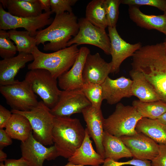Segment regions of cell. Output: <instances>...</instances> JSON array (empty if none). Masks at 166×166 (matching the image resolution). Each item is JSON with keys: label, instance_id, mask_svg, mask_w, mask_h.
Returning <instances> with one entry per match:
<instances>
[{"label": "cell", "instance_id": "obj_44", "mask_svg": "<svg viewBox=\"0 0 166 166\" xmlns=\"http://www.w3.org/2000/svg\"><path fill=\"white\" fill-rule=\"evenodd\" d=\"M53 166H57L53 165ZM63 166H84V165H79V164H73L70 162H68L66 165Z\"/></svg>", "mask_w": 166, "mask_h": 166}, {"label": "cell", "instance_id": "obj_8", "mask_svg": "<svg viewBox=\"0 0 166 166\" xmlns=\"http://www.w3.org/2000/svg\"><path fill=\"white\" fill-rule=\"evenodd\" d=\"M0 92L12 110L29 111L38 103L31 85L25 79L11 85H0Z\"/></svg>", "mask_w": 166, "mask_h": 166}, {"label": "cell", "instance_id": "obj_1", "mask_svg": "<svg viewBox=\"0 0 166 166\" xmlns=\"http://www.w3.org/2000/svg\"><path fill=\"white\" fill-rule=\"evenodd\" d=\"M132 69L142 73L166 103V48L164 42L142 47L132 56Z\"/></svg>", "mask_w": 166, "mask_h": 166}, {"label": "cell", "instance_id": "obj_29", "mask_svg": "<svg viewBox=\"0 0 166 166\" xmlns=\"http://www.w3.org/2000/svg\"><path fill=\"white\" fill-rule=\"evenodd\" d=\"M7 32L10 38L16 44L18 53L32 54L37 46L35 38L31 36L28 31L12 29Z\"/></svg>", "mask_w": 166, "mask_h": 166}, {"label": "cell", "instance_id": "obj_16", "mask_svg": "<svg viewBox=\"0 0 166 166\" xmlns=\"http://www.w3.org/2000/svg\"><path fill=\"white\" fill-rule=\"evenodd\" d=\"M81 113L86 123L89 134L95 144L97 152L105 159L103 144L105 118L101 109H97L90 105L84 109Z\"/></svg>", "mask_w": 166, "mask_h": 166}, {"label": "cell", "instance_id": "obj_21", "mask_svg": "<svg viewBox=\"0 0 166 166\" xmlns=\"http://www.w3.org/2000/svg\"><path fill=\"white\" fill-rule=\"evenodd\" d=\"M130 19L138 26L148 30H155L166 36V16L148 15L142 12L138 6H129Z\"/></svg>", "mask_w": 166, "mask_h": 166}, {"label": "cell", "instance_id": "obj_10", "mask_svg": "<svg viewBox=\"0 0 166 166\" xmlns=\"http://www.w3.org/2000/svg\"><path fill=\"white\" fill-rule=\"evenodd\" d=\"M78 23V32L68 42L67 46L74 44L78 46L82 44H89L98 47L106 54L110 55V40L105 29L94 26L85 18H80Z\"/></svg>", "mask_w": 166, "mask_h": 166}, {"label": "cell", "instance_id": "obj_11", "mask_svg": "<svg viewBox=\"0 0 166 166\" xmlns=\"http://www.w3.org/2000/svg\"><path fill=\"white\" fill-rule=\"evenodd\" d=\"M91 105L81 89L61 90L58 101L50 109L55 117H68L81 113L83 110Z\"/></svg>", "mask_w": 166, "mask_h": 166}, {"label": "cell", "instance_id": "obj_46", "mask_svg": "<svg viewBox=\"0 0 166 166\" xmlns=\"http://www.w3.org/2000/svg\"><path fill=\"white\" fill-rule=\"evenodd\" d=\"M0 166H5L3 162H0Z\"/></svg>", "mask_w": 166, "mask_h": 166}, {"label": "cell", "instance_id": "obj_6", "mask_svg": "<svg viewBox=\"0 0 166 166\" xmlns=\"http://www.w3.org/2000/svg\"><path fill=\"white\" fill-rule=\"evenodd\" d=\"M12 113L19 114L26 117L31 125L33 134L35 139L45 146L51 145L52 140V132L55 116L50 112V109L42 101L36 106L27 111L14 110Z\"/></svg>", "mask_w": 166, "mask_h": 166}, {"label": "cell", "instance_id": "obj_9", "mask_svg": "<svg viewBox=\"0 0 166 166\" xmlns=\"http://www.w3.org/2000/svg\"><path fill=\"white\" fill-rule=\"evenodd\" d=\"M53 13L50 11L36 17H18L12 15L5 10L0 3V30H6L23 28L30 33L31 36L34 37L38 30L52 23L53 19L51 17V15Z\"/></svg>", "mask_w": 166, "mask_h": 166}, {"label": "cell", "instance_id": "obj_4", "mask_svg": "<svg viewBox=\"0 0 166 166\" xmlns=\"http://www.w3.org/2000/svg\"><path fill=\"white\" fill-rule=\"evenodd\" d=\"M78 45L73 44L65 49L50 53L40 51L36 46L32 54L34 60L27 65L28 69H43L48 71L57 79L73 65L79 54Z\"/></svg>", "mask_w": 166, "mask_h": 166}, {"label": "cell", "instance_id": "obj_26", "mask_svg": "<svg viewBox=\"0 0 166 166\" xmlns=\"http://www.w3.org/2000/svg\"><path fill=\"white\" fill-rule=\"evenodd\" d=\"M105 159L110 158L117 161L123 158L132 157L129 149L120 138L105 131L103 140Z\"/></svg>", "mask_w": 166, "mask_h": 166}, {"label": "cell", "instance_id": "obj_28", "mask_svg": "<svg viewBox=\"0 0 166 166\" xmlns=\"http://www.w3.org/2000/svg\"><path fill=\"white\" fill-rule=\"evenodd\" d=\"M132 106L142 117L152 119H157L166 112V103L161 100L150 102L135 100L132 102Z\"/></svg>", "mask_w": 166, "mask_h": 166}, {"label": "cell", "instance_id": "obj_39", "mask_svg": "<svg viewBox=\"0 0 166 166\" xmlns=\"http://www.w3.org/2000/svg\"><path fill=\"white\" fill-rule=\"evenodd\" d=\"M4 162L5 166H29L27 161L22 157L18 159H6Z\"/></svg>", "mask_w": 166, "mask_h": 166}, {"label": "cell", "instance_id": "obj_37", "mask_svg": "<svg viewBox=\"0 0 166 166\" xmlns=\"http://www.w3.org/2000/svg\"><path fill=\"white\" fill-rule=\"evenodd\" d=\"M129 165L134 166H152L151 161L134 158L131 160L124 162H117V166Z\"/></svg>", "mask_w": 166, "mask_h": 166}, {"label": "cell", "instance_id": "obj_23", "mask_svg": "<svg viewBox=\"0 0 166 166\" xmlns=\"http://www.w3.org/2000/svg\"><path fill=\"white\" fill-rule=\"evenodd\" d=\"M0 2L3 8H7L9 13L15 17H34L42 14L38 0L34 3L28 2L26 0H1Z\"/></svg>", "mask_w": 166, "mask_h": 166}, {"label": "cell", "instance_id": "obj_31", "mask_svg": "<svg viewBox=\"0 0 166 166\" xmlns=\"http://www.w3.org/2000/svg\"><path fill=\"white\" fill-rule=\"evenodd\" d=\"M18 51L17 47L9 37L8 32L0 30V56L3 59L15 56Z\"/></svg>", "mask_w": 166, "mask_h": 166}, {"label": "cell", "instance_id": "obj_12", "mask_svg": "<svg viewBox=\"0 0 166 166\" xmlns=\"http://www.w3.org/2000/svg\"><path fill=\"white\" fill-rule=\"evenodd\" d=\"M20 147L22 157L29 166H43L45 160H54L59 156L54 145L46 147L35 139L32 132L26 140L21 142Z\"/></svg>", "mask_w": 166, "mask_h": 166}, {"label": "cell", "instance_id": "obj_43", "mask_svg": "<svg viewBox=\"0 0 166 166\" xmlns=\"http://www.w3.org/2000/svg\"><path fill=\"white\" fill-rule=\"evenodd\" d=\"M2 149L0 148V162H3L7 159V155L4 152Z\"/></svg>", "mask_w": 166, "mask_h": 166}, {"label": "cell", "instance_id": "obj_41", "mask_svg": "<svg viewBox=\"0 0 166 166\" xmlns=\"http://www.w3.org/2000/svg\"><path fill=\"white\" fill-rule=\"evenodd\" d=\"M117 161L110 158L105 159L102 166H117Z\"/></svg>", "mask_w": 166, "mask_h": 166}, {"label": "cell", "instance_id": "obj_17", "mask_svg": "<svg viewBox=\"0 0 166 166\" xmlns=\"http://www.w3.org/2000/svg\"><path fill=\"white\" fill-rule=\"evenodd\" d=\"M90 53L89 49L82 46L74 64L67 72L57 79L58 84L62 90L81 89L83 85L82 73L85 60Z\"/></svg>", "mask_w": 166, "mask_h": 166}, {"label": "cell", "instance_id": "obj_24", "mask_svg": "<svg viewBox=\"0 0 166 166\" xmlns=\"http://www.w3.org/2000/svg\"><path fill=\"white\" fill-rule=\"evenodd\" d=\"M136 130L150 137L159 144H166V125L157 119L142 117L138 122Z\"/></svg>", "mask_w": 166, "mask_h": 166}, {"label": "cell", "instance_id": "obj_47", "mask_svg": "<svg viewBox=\"0 0 166 166\" xmlns=\"http://www.w3.org/2000/svg\"><path fill=\"white\" fill-rule=\"evenodd\" d=\"M164 42L165 44V46H166V40H165V42Z\"/></svg>", "mask_w": 166, "mask_h": 166}, {"label": "cell", "instance_id": "obj_14", "mask_svg": "<svg viewBox=\"0 0 166 166\" xmlns=\"http://www.w3.org/2000/svg\"><path fill=\"white\" fill-rule=\"evenodd\" d=\"M130 151L134 158L151 161L158 155L159 145L144 134L120 137Z\"/></svg>", "mask_w": 166, "mask_h": 166}, {"label": "cell", "instance_id": "obj_7", "mask_svg": "<svg viewBox=\"0 0 166 166\" xmlns=\"http://www.w3.org/2000/svg\"><path fill=\"white\" fill-rule=\"evenodd\" d=\"M25 79L47 106L51 109L55 105L61 90L58 88L57 79L53 77L48 71L39 69L29 70Z\"/></svg>", "mask_w": 166, "mask_h": 166}, {"label": "cell", "instance_id": "obj_32", "mask_svg": "<svg viewBox=\"0 0 166 166\" xmlns=\"http://www.w3.org/2000/svg\"><path fill=\"white\" fill-rule=\"evenodd\" d=\"M104 3L108 27H115L118 18L119 8L121 0H104Z\"/></svg>", "mask_w": 166, "mask_h": 166}, {"label": "cell", "instance_id": "obj_34", "mask_svg": "<svg viewBox=\"0 0 166 166\" xmlns=\"http://www.w3.org/2000/svg\"><path fill=\"white\" fill-rule=\"evenodd\" d=\"M121 3L128 6H149L164 11L166 5V0H121Z\"/></svg>", "mask_w": 166, "mask_h": 166}, {"label": "cell", "instance_id": "obj_5", "mask_svg": "<svg viewBox=\"0 0 166 166\" xmlns=\"http://www.w3.org/2000/svg\"><path fill=\"white\" fill-rule=\"evenodd\" d=\"M142 118L132 106L117 104L114 111L104 123V131L120 138L124 136H132L137 133L136 127Z\"/></svg>", "mask_w": 166, "mask_h": 166}, {"label": "cell", "instance_id": "obj_30", "mask_svg": "<svg viewBox=\"0 0 166 166\" xmlns=\"http://www.w3.org/2000/svg\"><path fill=\"white\" fill-rule=\"evenodd\" d=\"M81 89L91 105L97 109H101L102 102L104 100L101 85L91 83H85Z\"/></svg>", "mask_w": 166, "mask_h": 166}, {"label": "cell", "instance_id": "obj_19", "mask_svg": "<svg viewBox=\"0 0 166 166\" xmlns=\"http://www.w3.org/2000/svg\"><path fill=\"white\" fill-rule=\"evenodd\" d=\"M32 54L18 53L12 57L0 61V85H6L15 83L18 80L15 79L20 70L24 68L28 62L33 61Z\"/></svg>", "mask_w": 166, "mask_h": 166}, {"label": "cell", "instance_id": "obj_25", "mask_svg": "<svg viewBox=\"0 0 166 166\" xmlns=\"http://www.w3.org/2000/svg\"><path fill=\"white\" fill-rule=\"evenodd\" d=\"M5 131L12 139L23 142L29 137L32 129L28 120L18 113H12Z\"/></svg>", "mask_w": 166, "mask_h": 166}, {"label": "cell", "instance_id": "obj_3", "mask_svg": "<svg viewBox=\"0 0 166 166\" xmlns=\"http://www.w3.org/2000/svg\"><path fill=\"white\" fill-rule=\"evenodd\" d=\"M85 129L79 119L68 117H55L52 140L59 156L68 159L81 145Z\"/></svg>", "mask_w": 166, "mask_h": 166}, {"label": "cell", "instance_id": "obj_2", "mask_svg": "<svg viewBox=\"0 0 166 166\" xmlns=\"http://www.w3.org/2000/svg\"><path fill=\"white\" fill-rule=\"evenodd\" d=\"M79 30L77 18L73 12L55 15L49 26L37 31L34 37L37 45L43 44V49L46 51H56L65 49Z\"/></svg>", "mask_w": 166, "mask_h": 166}, {"label": "cell", "instance_id": "obj_18", "mask_svg": "<svg viewBox=\"0 0 166 166\" xmlns=\"http://www.w3.org/2000/svg\"><path fill=\"white\" fill-rule=\"evenodd\" d=\"M132 80L124 76L115 79L108 76L101 85L103 100L112 105L118 103L124 98L132 96L131 91Z\"/></svg>", "mask_w": 166, "mask_h": 166}, {"label": "cell", "instance_id": "obj_42", "mask_svg": "<svg viewBox=\"0 0 166 166\" xmlns=\"http://www.w3.org/2000/svg\"><path fill=\"white\" fill-rule=\"evenodd\" d=\"M161 123L166 125V112L157 119Z\"/></svg>", "mask_w": 166, "mask_h": 166}, {"label": "cell", "instance_id": "obj_27", "mask_svg": "<svg viewBox=\"0 0 166 166\" xmlns=\"http://www.w3.org/2000/svg\"><path fill=\"white\" fill-rule=\"evenodd\" d=\"M104 0H93L87 4L85 18L94 26L105 29L108 27Z\"/></svg>", "mask_w": 166, "mask_h": 166}, {"label": "cell", "instance_id": "obj_22", "mask_svg": "<svg viewBox=\"0 0 166 166\" xmlns=\"http://www.w3.org/2000/svg\"><path fill=\"white\" fill-rule=\"evenodd\" d=\"M129 75L132 81L131 88L132 96L136 97L143 102L161 100L142 73L132 69L129 72Z\"/></svg>", "mask_w": 166, "mask_h": 166}, {"label": "cell", "instance_id": "obj_15", "mask_svg": "<svg viewBox=\"0 0 166 166\" xmlns=\"http://www.w3.org/2000/svg\"><path fill=\"white\" fill-rule=\"evenodd\" d=\"M112 62H108L98 53L87 55L82 73L83 83H91L101 85L112 72Z\"/></svg>", "mask_w": 166, "mask_h": 166}, {"label": "cell", "instance_id": "obj_20", "mask_svg": "<svg viewBox=\"0 0 166 166\" xmlns=\"http://www.w3.org/2000/svg\"><path fill=\"white\" fill-rule=\"evenodd\" d=\"M85 131V136L82 143L68 159V162L84 166H100L103 163L105 159L94 150L92 144V141L90 140L86 128Z\"/></svg>", "mask_w": 166, "mask_h": 166}, {"label": "cell", "instance_id": "obj_40", "mask_svg": "<svg viewBox=\"0 0 166 166\" xmlns=\"http://www.w3.org/2000/svg\"><path fill=\"white\" fill-rule=\"evenodd\" d=\"M42 9L45 12L51 11L50 0H38Z\"/></svg>", "mask_w": 166, "mask_h": 166}, {"label": "cell", "instance_id": "obj_13", "mask_svg": "<svg viewBox=\"0 0 166 166\" xmlns=\"http://www.w3.org/2000/svg\"><path fill=\"white\" fill-rule=\"evenodd\" d=\"M108 35L110 42V55L112 56V73H116L120 71L122 62L127 58L133 56L141 47L139 42L131 44L124 40L119 34L116 28L108 27Z\"/></svg>", "mask_w": 166, "mask_h": 166}, {"label": "cell", "instance_id": "obj_35", "mask_svg": "<svg viewBox=\"0 0 166 166\" xmlns=\"http://www.w3.org/2000/svg\"><path fill=\"white\" fill-rule=\"evenodd\" d=\"M158 155L151 161L152 166H166V144H159Z\"/></svg>", "mask_w": 166, "mask_h": 166}, {"label": "cell", "instance_id": "obj_38", "mask_svg": "<svg viewBox=\"0 0 166 166\" xmlns=\"http://www.w3.org/2000/svg\"><path fill=\"white\" fill-rule=\"evenodd\" d=\"M12 138L6 132L5 130L0 129V148L10 145L12 143Z\"/></svg>", "mask_w": 166, "mask_h": 166}, {"label": "cell", "instance_id": "obj_36", "mask_svg": "<svg viewBox=\"0 0 166 166\" xmlns=\"http://www.w3.org/2000/svg\"><path fill=\"white\" fill-rule=\"evenodd\" d=\"M1 105H0V129L5 128L12 113Z\"/></svg>", "mask_w": 166, "mask_h": 166}, {"label": "cell", "instance_id": "obj_45", "mask_svg": "<svg viewBox=\"0 0 166 166\" xmlns=\"http://www.w3.org/2000/svg\"><path fill=\"white\" fill-rule=\"evenodd\" d=\"M163 12L164 13V14L166 16V5L164 10Z\"/></svg>", "mask_w": 166, "mask_h": 166}, {"label": "cell", "instance_id": "obj_33", "mask_svg": "<svg viewBox=\"0 0 166 166\" xmlns=\"http://www.w3.org/2000/svg\"><path fill=\"white\" fill-rule=\"evenodd\" d=\"M77 0H50L51 11L56 15L65 12H73L72 6L77 2Z\"/></svg>", "mask_w": 166, "mask_h": 166}]
</instances>
